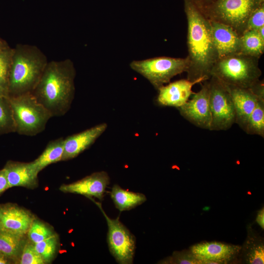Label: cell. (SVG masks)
<instances>
[{"label": "cell", "instance_id": "9a60e30c", "mask_svg": "<svg viewBox=\"0 0 264 264\" xmlns=\"http://www.w3.org/2000/svg\"><path fill=\"white\" fill-rule=\"evenodd\" d=\"M107 123L96 125L65 139L62 161L68 160L77 156L88 149L105 132Z\"/></svg>", "mask_w": 264, "mask_h": 264}, {"label": "cell", "instance_id": "4fadbf2b", "mask_svg": "<svg viewBox=\"0 0 264 264\" xmlns=\"http://www.w3.org/2000/svg\"><path fill=\"white\" fill-rule=\"evenodd\" d=\"M35 220L28 210L12 203L0 204V229L22 235Z\"/></svg>", "mask_w": 264, "mask_h": 264}, {"label": "cell", "instance_id": "f546056e", "mask_svg": "<svg viewBox=\"0 0 264 264\" xmlns=\"http://www.w3.org/2000/svg\"><path fill=\"white\" fill-rule=\"evenodd\" d=\"M162 264H200L191 251L177 252L173 253L172 256L161 261Z\"/></svg>", "mask_w": 264, "mask_h": 264}, {"label": "cell", "instance_id": "603a6c76", "mask_svg": "<svg viewBox=\"0 0 264 264\" xmlns=\"http://www.w3.org/2000/svg\"><path fill=\"white\" fill-rule=\"evenodd\" d=\"M244 246V256L247 264L264 263V246L262 240L250 232Z\"/></svg>", "mask_w": 264, "mask_h": 264}, {"label": "cell", "instance_id": "e0dca14e", "mask_svg": "<svg viewBox=\"0 0 264 264\" xmlns=\"http://www.w3.org/2000/svg\"><path fill=\"white\" fill-rule=\"evenodd\" d=\"M3 169L10 188L22 186L34 188L38 186V173L31 162L9 161Z\"/></svg>", "mask_w": 264, "mask_h": 264}, {"label": "cell", "instance_id": "7a4b0ae2", "mask_svg": "<svg viewBox=\"0 0 264 264\" xmlns=\"http://www.w3.org/2000/svg\"><path fill=\"white\" fill-rule=\"evenodd\" d=\"M75 77L70 60L50 62L31 93L52 117L62 116L69 110L73 100Z\"/></svg>", "mask_w": 264, "mask_h": 264}, {"label": "cell", "instance_id": "8d00e7d4", "mask_svg": "<svg viewBox=\"0 0 264 264\" xmlns=\"http://www.w3.org/2000/svg\"><path fill=\"white\" fill-rule=\"evenodd\" d=\"M264 26L260 27L258 30V31L259 32V34L260 36H261V38L264 40Z\"/></svg>", "mask_w": 264, "mask_h": 264}, {"label": "cell", "instance_id": "ac0fdd59", "mask_svg": "<svg viewBox=\"0 0 264 264\" xmlns=\"http://www.w3.org/2000/svg\"><path fill=\"white\" fill-rule=\"evenodd\" d=\"M226 86L231 94L235 108V123L243 130L248 118L259 99L249 89Z\"/></svg>", "mask_w": 264, "mask_h": 264}, {"label": "cell", "instance_id": "6da1fadb", "mask_svg": "<svg viewBox=\"0 0 264 264\" xmlns=\"http://www.w3.org/2000/svg\"><path fill=\"white\" fill-rule=\"evenodd\" d=\"M184 0L188 25L187 79L199 83L210 78L218 56L212 39L210 20L194 4Z\"/></svg>", "mask_w": 264, "mask_h": 264}, {"label": "cell", "instance_id": "e575fe53", "mask_svg": "<svg viewBox=\"0 0 264 264\" xmlns=\"http://www.w3.org/2000/svg\"><path fill=\"white\" fill-rule=\"evenodd\" d=\"M264 210L263 208L261 210H260L258 213L256 221L259 224V225L262 228L264 229Z\"/></svg>", "mask_w": 264, "mask_h": 264}, {"label": "cell", "instance_id": "8992f818", "mask_svg": "<svg viewBox=\"0 0 264 264\" xmlns=\"http://www.w3.org/2000/svg\"><path fill=\"white\" fill-rule=\"evenodd\" d=\"M264 0H215L198 8L209 20L229 25L241 36L252 13Z\"/></svg>", "mask_w": 264, "mask_h": 264}, {"label": "cell", "instance_id": "4316f807", "mask_svg": "<svg viewBox=\"0 0 264 264\" xmlns=\"http://www.w3.org/2000/svg\"><path fill=\"white\" fill-rule=\"evenodd\" d=\"M0 97V130L16 132L13 113L9 98Z\"/></svg>", "mask_w": 264, "mask_h": 264}, {"label": "cell", "instance_id": "4dcf8cb0", "mask_svg": "<svg viewBox=\"0 0 264 264\" xmlns=\"http://www.w3.org/2000/svg\"><path fill=\"white\" fill-rule=\"evenodd\" d=\"M8 55L6 53H0V87L6 90V84L8 83L9 76Z\"/></svg>", "mask_w": 264, "mask_h": 264}, {"label": "cell", "instance_id": "9c48e42d", "mask_svg": "<svg viewBox=\"0 0 264 264\" xmlns=\"http://www.w3.org/2000/svg\"><path fill=\"white\" fill-rule=\"evenodd\" d=\"M94 202L107 221V240L111 255L119 264H133L136 249L135 237L120 221L119 217L110 218L102 208L101 203Z\"/></svg>", "mask_w": 264, "mask_h": 264}, {"label": "cell", "instance_id": "d590c367", "mask_svg": "<svg viewBox=\"0 0 264 264\" xmlns=\"http://www.w3.org/2000/svg\"><path fill=\"white\" fill-rule=\"evenodd\" d=\"M11 260L0 252V264H7L10 263Z\"/></svg>", "mask_w": 264, "mask_h": 264}, {"label": "cell", "instance_id": "484cf974", "mask_svg": "<svg viewBox=\"0 0 264 264\" xmlns=\"http://www.w3.org/2000/svg\"><path fill=\"white\" fill-rule=\"evenodd\" d=\"M36 251L46 263L50 262L56 254L58 247V239L54 235L42 242L34 243Z\"/></svg>", "mask_w": 264, "mask_h": 264}, {"label": "cell", "instance_id": "f1b7e54d", "mask_svg": "<svg viewBox=\"0 0 264 264\" xmlns=\"http://www.w3.org/2000/svg\"><path fill=\"white\" fill-rule=\"evenodd\" d=\"M263 26H264V2H262L250 15L245 30H258Z\"/></svg>", "mask_w": 264, "mask_h": 264}, {"label": "cell", "instance_id": "5b68a950", "mask_svg": "<svg viewBox=\"0 0 264 264\" xmlns=\"http://www.w3.org/2000/svg\"><path fill=\"white\" fill-rule=\"evenodd\" d=\"M9 99L16 132L21 135L33 136L45 130L52 117L31 92Z\"/></svg>", "mask_w": 264, "mask_h": 264}, {"label": "cell", "instance_id": "3957f363", "mask_svg": "<svg viewBox=\"0 0 264 264\" xmlns=\"http://www.w3.org/2000/svg\"><path fill=\"white\" fill-rule=\"evenodd\" d=\"M13 57L8 80L11 97L32 92L47 64L45 56L36 47L21 45Z\"/></svg>", "mask_w": 264, "mask_h": 264}, {"label": "cell", "instance_id": "ffe728a7", "mask_svg": "<svg viewBox=\"0 0 264 264\" xmlns=\"http://www.w3.org/2000/svg\"><path fill=\"white\" fill-rule=\"evenodd\" d=\"M65 139L63 137L50 141L41 154L31 162L36 171L39 173L48 165L62 161Z\"/></svg>", "mask_w": 264, "mask_h": 264}, {"label": "cell", "instance_id": "cb8c5ba5", "mask_svg": "<svg viewBox=\"0 0 264 264\" xmlns=\"http://www.w3.org/2000/svg\"><path fill=\"white\" fill-rule=\"evenodd\" d=\"M243 130L249 134L264 137V100H258Z\"/></svg>", "mask_w": 264, "mask_h": 264}, {"label": "cell", "instance_id": "d6a6232c", "mask_svg": "<svg viewBox=\"0 0 264 264\" xmlns=\"http://www.w3.org/2000/svg\"><path fill=\"white\" fill-rule=\"evenodd\" d=\"M10 188L6 174L3 169L0 170V195Z\"/></svg>", "mask_w": 264, "mask_h": 264}, {"label": "cell", "instance_id": "5bb4252c", "mask_svg": "<svg viewBox=\"0 0 264 264\" xmlns=\"http://www.w3.org/2000/svg\"><path fill=\"white\" fill-rule=\"evenodd\" d=\"M212 39L218 59L239 54L241 52V36L231 26L210 20Z\"/></svg>", "mask_w": 264, "mask_h": 264}, {"label": "cell", "instance_id": "7402d4cb", "mask_svg": "<svg viewBox=\"0 0 264 264\" xmlns=\"http://www.w3.org/2000/svg\"><path fill=\"white\" fill-rule=\"evenodd\" d=\"M264 52V40L258 30H245L241 35V54L259 58Z\"/></svg>", "mask_w": 264, "mask_h": 264}, {"label": "cell", "instance_id": "7c38bea8", "mask_svg": "<svg viewBox=\"0 0 264 264\" xmlns=\"http://www.w3.org/2000/svg\"><path fill=\"white\" fill-rule=\"evenodd\" d=\"M110 182L108 174L100 171L93 173L74 182L63 184L60 190L65 193L79 194L89 198L94 197L102 200Z\"/></svg>", "mask_w": 264, "mask_h": 264}, {"label": "cell", "instance_id": "52a82bcc", "mask_svg": "<svg viewBox=\"0 0 264 264\" xmlns=\"http://www.w3.org/2000/svg\"><path fill=\"white\" fill-rule=\"evenodd\" d=\"M130 66L158 90L161 87L170 83L175 76L186 72L189 61L187 57L180 58L161 56L132 61Z\"/></svg>", "mask_w": 264, "mask_h": 264}, {"label": "cell", "instance_id": "30bf717a", "mask_svg": "<svg viewBox=\"0 0 264 264\" xmlns=\"http://www.w3.org/2000/svg\"><path fill=\"white\" fill-rule=\"evenodd\" d=\"M199 91L178 108L180 115L195 126L210 130L212 117L209 105V82L204 81Z\"/></svg>", "mask_w": 264, "mask_h": 264}, {"label": "cell", "instance_id": "8fae6325", "mask_svg": "<svg viewBox=\"0 0 264 264\" xmlns=\"http://www.w3.org/2000/svg\"><path fill=\"white\" fill-rule=\"evenodd\" d=\"M241 247L220 242H203L191 247L190 251L200 264H226L239 253Z\"/></svg>", "mask_w": 264, "mask_h": 264}, {"label": "cell", "instance_id": "1f68e13d", "mask_svg": "<svg viewBox=\"0 0 264 264\" xmlns=\"http://www.w3.org/2000/svg\"><path fill=\"white\" fill-rule=\"evenodd\" d=\"M259 99L264 100V81L259 80L249 89Z\"/></svg>", "mask_w": 264, "mask_h": 264}, {"label": "cell", "instance_id": "2e32d148", "mask_svg": "<svg viewBox=\"0 0 264 264\" xmlns=\"http://www.w3.org/2000/svg\"><path fill=\"white\" fill-rule=\"evenodd\" d=\"M197 82L187 79H180L164 85L158 89L156 101L162 106L173 107L177 109L184 105L194 94L193 86Z\"/></svg>", "mask_w": 264, "mask_h": 264}, {"label": "cell", "instance_id": "74e56055", "mask_svg": "<svg viewBox=\"0 0 264 264\" xmlns=\"http://www.w3.org/2000/svg\"><path fill=\"white\" fill-rule=\"evenodd\" d=\"M6 90L0 87V97L4 96V93H6Z\"/></svg>", "mask_w": 264, "mask_h": 264}, {"label": "cell", "instance_id": "d6986e66", "mask_svg": "<svg viewBox=\"0 0 264 264\" xmlns=\"http://www.w3.org/2000/svg\"><path fill=\"white\" fill-rule=\"evenodd\" d=\"M110 197L116 208L121 212L133 209L147 200L144 194L124 189L117 184L112 186Z\"/></svg>", "mask_w": 264, "mask_h": 264}, {"label": "cell", "instance_id": "44dd1931", "mask_svg": "<svg viewBox=\"0 0 264 264\" xmlns=\"http://www.w3.org/2000/svg\"><path fill=\"white\" fill-rule=\"evenodd\" d=\"M25 242V235L0 229V252L11 261L20 258Z\"/></svg>", "mask_w": 264, "mask_h": 264}, {"label": "cell", "instance_id": "ba28073f", "mask_svg": "<svg viewBox=\"0 0 264 264\" xmlns=\"http://www.w3.org/2000/svg\"><path fill=\"white\" fill-rule=\"evenodd\" d=\"M210 131H226L235 123L236 112L227 86L214 76L209 79Z\"/></svg>", "mask_w": 264, "mask_h": 264}, {"label": "cell", "instance_id": "d4e9b609", "mask_svg": "<svg viewBox=\"0 0 264 264\" xmlns=\"http://www.w3.org/2000/svg\"><path fill=\"white\" fill-rule=\"evenodd\" d=\"M27 234L29 241L33 244L42 242L55 235L45 223L35 219Z\"/></svg>", "mask_w": 264, "mask_h": 264}, {"label": "cell", "instance_id": "277c9868", "mask_svg": "<svg viewBox=\"0 0 264 264\" xmlns=\"http://www.w3.org/2000/svg\"><path fill=\"white\" fill-rule=\"evenodd\" d=\"M259 59L241 53L219 59L212 68L211 77L226 85L250 89L262 75Z\"/></svg>", "mask_w": 264, "mask_h": 264}, {"label": "cell", "instance_id": "836d02e7", "mask_svg": "<svg viewBox=\"0 0 264 264\" xmlns=\"http://www.w3.org/2000/svg\"><path fill=\"white\" fill-rule=\"evenodd\" d=\"M194 4L198 8H201L215 0H188Z\"/></svg>", "mask_w": 264, "mask_h": 264}, {"label": "cell", "instance_id": "83f0119b", "mask_svg": "<svg viewBox=\"0 0 264 264\" xmlns=\"http://www.w3.org/2000/svg\"><path fill=\"white\" fill-rule=\"evenodd\" d=\"M20 264H44V260L35 250L34 244L26 242L19 261Z\"/></svg>", "mask_w": 264, "mask_h": 264}]
</instances>
